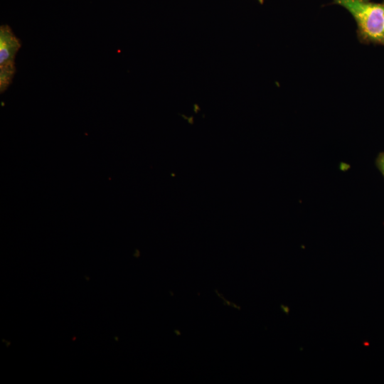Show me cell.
<instances>
[{"mask_svg": "<svg viewBox=\"0 0 384 384\" xmlns=\"http://www.w3.org/2000/svg\"><path fill=\"white\" fill-rule=\"evenodd\" d=\"M334 4L345 8L357 24V38L363 44L384 46V1L332 0Z\"/></svg>", "mask_w": 384, "mask_h": 384, "instance_id": "cell-1", "label": "cell"}, {"mask_svg": "<svg viewBox=\"0 0 384 384\" xmlns=\"http://www.w3.org/2000/svg\"><path fill=\"white\" fill-rule=\"evenodd\" d=\"M21 47L19 39L7 25L0 27V90L4 92L11 84L16 68L15 55Z\"/></svg>", "mask_w": 384, "mask_h": 384, "instance_id": "cell-2", "label": "cell"}, {"mask_svg": "<svg viewBox=\"0 0 384 384\" xmlns=\"http://www.w3.org/2000/svg\"><path fill=\"white\" fill-rule=\"evenodd\" d=\"M375 166L384 177V151L379 153L377 156Z\"/></svg>", "mask_w": 384, "mask_h": 384, "instance_id": "cell-3", "label": "cell"}, {"mask_svg": "<svg viewBox=\"0 0 384 384\" xmlns=\"http://www.w3.org/2000/svg\"><path fill=\"white\" fill-rule=\"evenodd\" d=\"M282 309L287 314H289V308L287 306L281 305Z\"/></svg>", "mask_w": 384, "mask_h": 384, "instance_id": "cell-4", "label": "cell"}, {"mask_svg": "<svg viewBox=\"0 0 384 384\" xmlns=\"http://www.w3.org/2000/svg\"><path fill=\"white\" fill-rule=\"evenodd\" d=\"M260 1V4H262L263 3V0H258Z\"/></svg>", "mask_w": 384, "mask_h": 384, "instance_id": "cell-5", "label": "cell"}]
</instances>
